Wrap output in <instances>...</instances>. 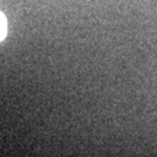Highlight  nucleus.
Returning <instances> with one entry per match:
<instances>
[{
  "label": "nucleus",
  "instance_id": "f257e3e1",
  "mask_svg": "<svg viewBox=\"0 0 157 157\" xmlns=\"http://www.w3.org/2000/svg\"><path fill=\"white\" fill-rule=\"evenodd\" d=\"M7 33V23H6L5 15L0 12V41H2Z\"/></svg>",
  "mask_w": 157,
  "mask_h": 157
}]
</instances>
